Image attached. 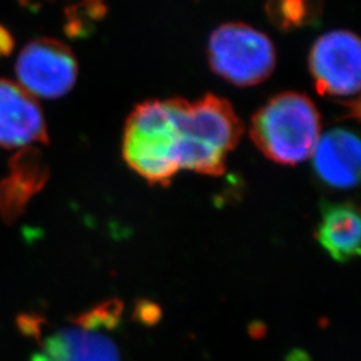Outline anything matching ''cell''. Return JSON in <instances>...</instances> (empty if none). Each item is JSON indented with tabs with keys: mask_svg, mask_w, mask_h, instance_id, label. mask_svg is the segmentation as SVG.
Returning <instances> with one entry per match:
<instances>
[{
	"mask_svg": "<svg viewBox=\"0 0 361 361\" xmlns=\"http://www.w3.org/2000/svg\"><path fill=\"white\" fill-rule=\"evenodd\" d=\"M310 68L322 95L334 98L356 95L360 90V40L343 30L324 34L310 50Z\"/></svg>",
	"mask_w": 361,
	"mask_h": 361,
	"instance_id": "cell-6",
	"label": "cell"
},
{
	"mask_svg": "<svg viewBox=\"0 0 361 361\" xmlns=\"http://www.w3.org/2000/svg\"><path fill=\"white\" fill-rule=\"evenodd\" d=\"M183 133L180 170L221 176L226 157L240 142L243 123L232 104L209 94L200 101L176 98Z\"/></svg>",
	"mask_w": 361,
	"mask_h": 361,
	"instance_id": "cell-2",
	"label": "cell"
},
{
	"mask_svg": "<svg viewBox=\"0 0 361 361\" xmlns=\"http://www.w3.org/2000/svg\"><path fill=\"white\" fill-rule=\"evenodd\" d=\"M34 142H49L40 106L22 86L0 79V146L27 147Z\"/></svg>",
	"mask_w": 361,
	"mask_h": 361,
	"instance_id": "cell-8",
	"label": "cell"
},
{
	"mask_svg": "<svg viewBox=\"0 0 361 361\" xmlns=\"http://www.w3.org/2000/svg\"><path fill=\"white\" fill-rule=\"evenodd\" d=\"M320 130V114L310 98L300 92H283L253 116L250 137L273 162L297 165L313 153Z\"/></svg>",
	"mask_w": 361,
	"mask_h": 361,
	"instance_id": "cell-3",
	"label": "cell"
},
{
	"mask_svg": "<svg viewBox=\"0 0 361 361\" xmlns=\"http://www.w3.org/2000/svg\"><path fill=\"white\" fill-rule=\"evenodd\" d=\"M182 147L174 99L147 101L131 113L123 135V157L149 183L168 186L180 170Z\"/></svg>",
	"mask_w": 361,
	"mask_h": 361,
	"instance_id": "cell-1",
	"label": "cell"
},
{
	"mask_svg": "<svg viewBox=\"0 0 361 361\" xmlns=\"http://www.w3.org/2000/svg\"><path fill=\"white\" fill-rule=\"evenodd\" d=\"M322 0H267L265 10L271 23L283 31L307 26L317 19Z\"/></svg>",
	"mask_w": 361,
	"mask_h": 361,
	"instance_id": "cell-12",
	"label": "cell"
},
{
	"mask_svg": "<svg viewBox=\"0 0 361 361\" xmlns=\"http://www.w3.org/2000/svg\"><path fill=\"white\" fill-rule=\"evenodd\" d=\"M11 176L0 185V207L13 214L25 207L28 198L43 186L47 169L35 147H23L10 162Z\"/></svg>",
	"mask_w": 361,
	"mask_h": 361,
	"instance_id": "cell-11",
	"label": "cell"
},
{
	"mask_svg": "<svg viewBox=\"0 0 361 361\" xmlns=\"http://www.w3.org/2000/svg\"><path fill=\"white\" fill-rule=\"evenodd\" d=\"M122 305L102 304L42 337L30 361H121L109 332L121 319Z\"/></svg>",
	"mask_w": 361,
	"mask_h": 361,
	"instance_id": "cell-4",
	"label": "cell"
},
{
	"mask_svg": "<svg viewBox=\"0 0 361 361\" xmlns=\"http://www.w3.org/2000/svg\"><path fill=\"white\" fill-rule=\"evenodd\" d=\"M16 75L27 92L55 99L66 95L75 85L77 61L71 50L59 40L37 39L20 52Z\"/></svg>",
	"mask_w": 361,
	"mask_h": 361,
	"instance_id": "cell-7",
	"label": "cell"
},
{
	"mask_svg": "<svg viewBox=\"0 0 361 361\" xmlns=\"http://www.w3.org/2000/svg\"><path fill=\"white\" fill-rule=\"evenodd\" d=\"M13 46L15 43L11 34L0 25V58L8 56L13 52Z\"/></svg>",
	"mask_w": 361,
	"mask_h": 361,
	"instance_id": "cell-13",
	"label": "cell"
},
{
	"mask_svg": "<svg viewBox=\"0 0 361 361\" xmlns=\"http://www.w3.org/2000/svg\"><path fill=\"white\" fill-rule=\"evenodd\" d=\"M207 52L213 71L235 86L264 82L276 66L271 39L244 23L219 26L210 37Z\"/></svg>",
	"mask_w": 361,
	"mask_h": 361,
	"instance_id": "cell-5",
	"label": "cell"
},
{
	"mask_svg": "<svg viewBox=\"0 0 361 361\" xmlns=\"http://www.w3.org/2000/svg\"><path fill=\"white\" fill-rule=\"evenodd\" d=\"M85 3L90 4L91 8L95 11L97 7H101V0H85Z\"/></svg>",
	"mask_w": 361,
	"mask_h": 361,
	"instance_id": "cell-14",
	"label": "cell"
},
{
	"mask_svg": "<svg viewBox=\"0 0 361 361\" xmlns=\"http://www.w3.org/2000/svg\"><path fill=\"white\" fill-rule=\"evenodd\" d=\"M317 238L331 257L345 262L360 250V216L350 204L328 205L319 224Z\"/></svg>",
	"mask_w": 361,
	"mask_h": 361,
	"instance_id": "cell-10",
	"label": "cell"
},
{
	"mask_svg": "<svg viewBox=\"0 0 361 361\" xmlns=\"http://www.w3.org/2000/svg\"><path fill=\"white\" fill-rule=\"evenodd\" d=\"M312 157L316 174L328 186L349 189L359 183L361 149L355 133L344 129L328 131L320 137Z\"/></svg>",
	"mask_w": 361,
	"mask_h": 361,
	"instance_id": "cell-9",
	"label": "cell"
}]
</instances>
